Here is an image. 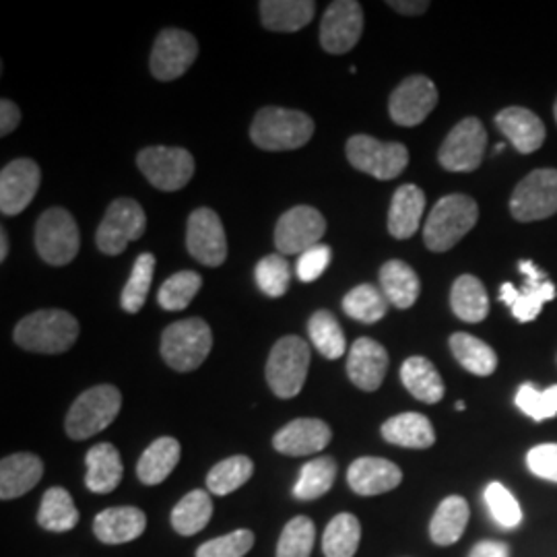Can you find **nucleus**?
<instances>
[{
	"label": "nucleus",
	"instance_id": "f257e3e1",
	"mask_svg": "<svg viewBox=\"0 0 557 557\" xmlns=\"http://www.w3.org/2000/svg\"><path fill=\"white\" fill-rule=\"evenodd\" d=\"M13 337L25 351L64 354L79 337V322L64 310H38L17 322Z\"/></svg>",
	"mask_w": 557,
	"mask_h": 557
},
{
	"label": "nucleus",
	"instance_id": "f03ea898",
	"mask_svg": "<svg viewBox=\"0 0 557 557\" xmlns=\"http://www.w3.org/2000/svg\"><path fill=\"white\" fill-rule=\"evenodd\" d=\"M314 135V120L306 112L269 106L252 120L250 139L264 151H294Z\"/></svg>",
	"mask_w": 557,
	"mask_h": 557
},
{
	"label": "nucleus",
	"instance_id": "7ed1b4c3",
	"mask_svg": "<svg viewBox=\"0 0 557 557\" xmlns=\"http://www.w3.org/2000/svg\"><path fill=\"white\" fill-rule=\"evenodd\" d=\"M479 220L478 202L467 195H448L436 202L423 227L425 246L446 252L465 238Z\"/></svg>",
	"mask_w": 557,
	"mask_h": 557
},
{
	"label": "nucleus",
	"instance_id": "20e7f679",
	"mask_svg": "<svg viewBox=\"0 0 557 557\" xmlns=\"http://www.w3.org/2000/svg\"><path fill=\"white\" fill-rule=\"evenodd\" d=\"M213 347L211 326L202 319L178 320L161 335V358L176 372H193Z\"/></svg>",
	"mask_w": 557,
	"mask_h": 557
},
{
	"label": "nucleus",
	"instance_id": "39448f33",
	"mask_svg": "<svg viewBox=\"0 0 557 557\" xmlns=\"http://www.w3.org/2000/svg\"><path fill=\"white\" fill-rule=\"evenodd\" d=\"M122 395L112 384H100L85 391L69 409L64 430L69 438L87 440L103 432L119 418Z\"/></svg>",
	"mask_w": 557,
	"mask_h": 557
},
{
	"label": "nucleus",
	"instance_id": "423d86ee",
	"mask_svg": "<svg viewBox=\"0 0 557 557\" xmlns=\"http://www.w3.org/2000/svg\"><path fill=\"white\" fill-rule=\"evenodd\" d=\"M310 347L296 335L278 338L267 361V382L278 398L298 397L308 379Z\"/></svg>",
	"mask_w": 557,
	"mask_h": 557
},
{
	"label": "nucleus",
	"instance_id": "0eeeda50",
	"mask_svg": "<svg viewBox=\"0 0 557 557\" xmlns=\"http://www.w3.org/2000/svg\"><path fill=\"white\" fill-rule=\"evenodd\" d=\"M36 248L44 262L64 267L79 255L81 236L75 218L62 209L52 207L41 213L36 225Z\"/></svg>",
	"mask_w": 557,
	"mask_h": 557
},
{
	"label": "nucleus",
	"instance_id": "6e6552de",
	"mask_svg": "<svg viewBox=\"0 0 557 557\" xmlns=\"http://www.w3.org/2000/svg\"><path fill=\"white\" fill-rule=\"evenodd\" d=\"M345 151L356 170L379 180H395L409 165V151L405 145L382 143L368 135L351 137Z\"/></svg>",
	"mask_w": 557,
	"mask_h": 557
},
{
	"label": "nucleus",
	"instance_id": "1a4fd4ad",
	"mask_svg": "<svg viewBox=\"0 0 557 557\" xmlns=\"http://www.w3.org/2000/svg\"><path fill=\"white\" fill-rule=\"evenodd\" d=\"M140 174L163 193L182 190L195 176V158L182 147H147L137 156Z\"/></svg>",
	"mask_w": 557,
	"mask_h": 557
},
{
	"label": "nucleus",
	"instance_id": "9d476101",
	"mask_svg": "<svg viewBox=\"0 0 557 557\" xmlns=\"http://www.w3.org/2000/svg\"><path fill=\"white\" fill-rule=\"evenodd\" d=\"M147 230V215L135 199H116L106 211L101 220L96 244L100 252L108 257H119L126 246L135 239H140Z\"/></svg>",
	"mask_w": 557,
	"mask_h": 557
},
{
	"label": "nucleus",
	"instance_id": "9b49d317",
	"mask_svg": "<svg viewBox=\"0 0 557 557\" xmlns=\"http://www.w3.org/2000/svg\"><path fill=\"white\" fill-rule=\"evenodd\" d=\"M520 273L524 275L522 287H515L512 283H504L499 287V299L510 306L515 319L520 322H531L537 319L543 310V304L556 298V285L539 269L535 262L522 260Z\"/></svg>",
	"mask_w": 557,
	"mask_h": 557
},
{
	"label": "nucleus",
	"instance_id": "f8f14e48",
	"mask_svg": "<svg viewBox=\"0 0 557 557\" xmlns=\"http://www.w3.org/2000/svg\"><path fill=\"white\" fill-rule=\"evenodd\" d=\"M512 218L522 223L547 220L557 213V170H535L518 182L510 199Z\"/></svg>",
	"mask_w": 557,
	"mask_h": 557
},
{
	"label": "nucleus",
	"instance_id": "ddd939ff",
	"mask_svg": "<svg viewBox=\"0 0 557 557\" xmlns=\"http://www.w3.org/2000/svg\"><path fill=\"white\" fill-rule=\"evenodd\" d=\"M487 133L481 120H460L440 147V165L448 172H473L483 161Z\"/></svg>",
	"mask_w": 557,
	"mask_h": 557
},
{
	"label": "nucleus",
	"instance_id": "4468645a",
	"mask_svg": "<svg viewBox=\"0 0 557 557\" xmlns=\"http://www.w3.org/2000/svg\"><path fill=\"white\" fill-rule=\"evenodd\" d=\"M326 232V221L319 209L298 205L285 211L275 227V246L278 255H304L306 250L319 246Z\"/></svg>",
	"mask_w": 557,
	"mask_h": 557
},
{
	"label": "nucleus",
	"instance_id": "2eb2a0df",
	"mask_svg": "<svg viewBox=\"0 0 557 557\" xmlns=\"http://www.w3.org/2000/svg\"><path fill=\"white\" fill-rule=\"evenodd\" d=\"M199 57V41L182 29H163L151 50V75L158 81L180 79Z\"/></svg>",
	"mask_w": 557,
	"mask_h": 557
},
{
	"label": "nucleus",
	"instance_id": "dca6fc26",
	"mask_svg": "<svg viewBox=\"0 0 557 557\" xmlns=\"http://www.w3.org/2000/svg\"><path fill=\"white\" fill-rule=\"evenodd\" d=\"M363 32V11L356 0H335L320 23V46L329 54H347Z\"/></svg>",
	"mask_w": 557,
	"mask_h": 557
},
{
	"label": "nucleus",
	"instance_id": "f3484780",
	"mask_svg": "<svg viewBox=\"0 0 557 557\" xmlns=\"http://www.w3.org/2000/svg\"><path fill=\"white\" fill-rule=\"evenodd\" d=\"M186 248L205 267H221L227 259V238L220 215L200 207L190 213L186 225Z\"/></svg>",
	"mask_w": 557,
	"mask_h": 557
},
{
	"label": "nucleus",
	"instance_id": "a211bd4d",
	"mask_svg": "<svg viewBox=\"0 0 557 557\" xmlns=\"http://www.w3.org/2000/svg\"><path fill=\"white\" fill-rule=\"evenodd\" d=\"M436 106L438 87L434 85V81L423 75H413L403 81L393 91L388 112L398 126H418L434 112Z\"/></svg>",
	"mask_w": 557,
	"mask_h": 557
},
{
	"label": "nucleus",
	"instance_id": "6ab92c4d",
	"mask_svg": "<svg viewBox=\"0 0 557 557\" xmlns=\"http://www.w3.org/2000/svg\"><path fill=\"white\" fill-rule=\"evenodd\" d=\"M40 182V165L34 160L20 158L4 165L0 172V211L20 215L38 195Z\"/></svg>",
	"mask_w": 557,
	"mask_h": 557
},
{
	"label": "nucleus",
	"instance_id": "aec40b11",
	"mask_svg": "<svg viewBox=\"0 0 557 557\" xmlns=\"http://www.w3.org/2000/svg\"><path fill=\"white\" fill-rule=\"evenodd\" d=\"M331 438L333 432L322 419H294L273 436V446L285 457H308L322 453Z\"/></svg>",
	"mask_w": 557,
	"mask_h": 557
},
{
	"label": "nucleus",
	"instance_id": "412c9836",
	"mask_svg": "<svg viewBox=\"0 0 557 557\" xmlns=\"http://www.w3.org/2000/svg\"><path fill=\"white\" fill-rule=\"evenodd\" d=\"M388 370V351L379 341L361 337L351 345L347 356V376L359 391H379Z\"/></svg>",
	"mask_w": 557,
	"mask_h": 557
},
{
	"label": "nucleus",
	"instance_id": "4be33fe9",
	"mask_svg": "<svg viewBox=\"0 0 557 557\" xmlns=\"http://www.w3.org/2000/svg\"><path fill=\"white\" fill-rule=\"evenodd\" d=\"M400 481V469L386 458H358L347 471V483L359 496H380L393 492Z\"/></svg>",
	"mask_w": 557,
	"mask_h": 557
},
{
	"label": "nucleus",
	"instance_id": "5701e85b",
	"mask_svg": "<svg viewBox=\"0 0 557 557\" xmlns=\"http://www.w3.org/2000/svg\"><path fill=\"white\" fill-rule=\"evenodd\" d=\"M499 133L515 145L518 153H535L545 140V124L527 108H506L496 116Z\"/></svg>",
	"mask_w": 557,
	"mask_h": 557
},
{
	"label": "nucleus",
	"instance_id": "b1692460",
	"mask_svg": "<svg viewBox=\"0 0 557 557\" xmlns=\"http://www.w3.org/2000/svg\"><path fill=\"white\" fill-rule=\"evenodd\" d=\"M44 478V462L32 453H17L0 462V498L15 499L32 492Z\"/></svg>",
	"mask_w": 557,
	"mask_h": 557
},
{
	"label": "nucleus",
	"instance_id": "393cba45",
	"mask_svg": "<svg viewBox=\"0 0 557 557\" xmlns=\"http://www.w3.org/2000/svg\"><path fill=\"white\" fill-rule=\"evenodd\" d=\"M145 527H147V517L135 506L108 508L94 520L96 537L108 545L131 543L145 533Z\"/></svg>",
	"mask_w": 557,
	"mask_h": 557
},
{
	"label": "nucleus",
	"instance_id": "a878e982",
	"mask_svg": "<svg viewBox=\"0 0 557 557\" xmlns=\"http://www.w3.org/2000/svg\"><path fill=\"white\" fill-rule=\"evenodd\" d=\"M260 20L269 32L294 34L314 20L317 2L312 0H262Z\"/></svg>",
	"mask_w": 557,
	"mask_h": 557
},
{
	"label": "nucleus",
	"instance_id": "bb28decb",
	"mask_svg": "<svg viewBox=\"0 0 557 557\" xmlns=\"http://www.w3.org/2000/svg\"><path fill=\"white\" fill-rule=\"evenodd\" d=\"M425 209V195L416 184L400 186L388 211V232L397 239H409L419 230Z\"/></svg>",
	"mask_w": 557,
	"mask_h": 557
},
{
	"label": "nucleus",
	"instance_id": "cd10ccee",
	"mask_svg": "<svg viewBox=\"0 0 557 557\" xmlns=\"http://www.w3.org/2000/svg\"><path fill=\"white\" fill-rule=\"evenodd\" d=\"M87 478H85V485L87 490H91L94 494H112L122 481V460H120V453L116 446L101 442L96 444L87 457Z\"/></svg>",
	"mask_w": 557,
	"mask_h": 557
},
{
	"label": "nucleus",
	"instance_id": "c85d7f7f",
	"mask_svg": "<svg viewBox=\"0 0 557 557\" xmlns=\"http://www.w3.org/2000/svg\"><path fill=\"white\" fill-rule=\"evenodd\" d=\"M380 289L384 292L391 306L398 310H409L419 298L421 283L418 273L403 260H388L380 269Z\"/></svg>",
	"mask_w": 557,
	"mask_h": 557
},
{
	"label": "nucleus",
	"instance_id": "c756f323",
	"mask_svg": "<svg viewBox=\"0 0 557 557\" xmlns=\"http://www.w3.org/2000/svg\"><path fill=\"white\" fill-rule=\"evenodd\" d=\"M382 438L395 446L423 450L434 446L436 432L425 416L400 413L397 418H391L382 423Z\"/></svg>",
	"mask_w": 557,
	"mask_h": 557
},
{
	"label": "nucleus",
	"instance_id": "7c9ffc66",
	"mask_svg": "<svg viewBox=\"0 0 557 557\" xmlns=\"http://www.w3.org/2000/svg\"><path fill=\"white\" fill-rule=\"evenodd\" d=\"M180 442L170 436H163L149 444V448L140 455L137 462V478L145 485H160L178 465Z\"/></svg>",
	"mask_w": 557,
	"mask_h": 557
},
{
	"label": "nucleus",
	"instance_id": "2f4dec72",
	"mask_svg": "<svg viewBox=\"0 0 557 557\" xmlns=\"http://www.w3.org/2000/svg\"><path fill=\"white\" fill-rule=\"evenodd\" d=\"M400 380L405 388L421 403L436 405L444 398V382L430 359L421 356L407 359L400 368Z\"/></svg>",
	"mask_w": 557,
	"mask_h": 557
},
{
	"label": "nucleus",
	"instance_id": "473e14b6",
	"mask_svg": "<svg viewBox=\"0 0 557 557\" xmlns=\"http://www.w3.org/2000/svg\"><path fill=\"white\" fill-rule=\"evenodd\" d=\"M450 306L458 319L478 324L490 314V299L483 283L473 275H462L455 281L450 292Z\"/></svg>",
	"mask_w": 557,
	"mask_h": 557
},
{
	"label": "nucleus",
	"instance_id": "72a5a7b5",
	"mask_svg": "<svg viewBox=\"0 0 557 557\" xmlns=\"http://www.w3.org/2000/svg\"><path fill=\"white\" fill-rule=\"evenodd\" d=\"M469 522V504L460 496L444 499L430 522V537L436 545H453L462 537Z\"/></svg>",
	"mask_w": 557,
	"mask_h": 557
},
{
	"label": "nucleus",
	"instance_id": "f704fd0d",
	"mask_svg": "<svg viewBox=\"0 0 557 557\" xmlns=\"http://www.w3.org/2000/svg\"><path fill=\"white\" fill-rule=\"evenodd\" d=\"M450 349L458 363L475 374V376H492L498 368V356L496 351L483 343L481 338L467 335V333H455L450 337Z\"/></svg>",
	"mask_w": 557,
	"mask_h": 557
},
{
	"label": "nucleus",
	"instance_id": "c9c22d12",
	"mask_svg": "<svg viewBox=\"0 0 557 557\" xmlns=\"http://www.w3.org/2000/svg\"><path fill=\"white\" fill-rule=\"evenodd\" d=\"M38 522L50 533H66L77 527L79 510L64 487H50L44 494Z\"/></svg>",
	"mask_w": 557,
	"mask_h": 557
},
{
	"label": "nucleus",
	"instance_id": "e433bc0d",
	"mask_svg": "<svg viewBox=\"0 0 557 557\" xmlns=\"http://www.w3.org/2000/svg\"><path fill=\"white\" fill-rule=\"evenodd\" d=\"M213 517V502L205 490H195L180 499L172 512V527L182 537L200 533Z\"/></svg>",
	"mask_w": 557,
	"mask_h": 557
},
{
	"label": "nucleus",
	"instance_id": "4c0bfd02",
	"mask_svg": "<svg viewBox=\"0 0 557 557\" xmlns=\"http://www.w3.org/2000/svg\"><path fill=\"white\" fill-rule=\"evenodd\" d=\"M335 479H337L335 458H312L299 471L298 483L294 487V496L304 499V502L322 498L324 494L331 492Z\"/></svg>",
	"mask_w": 557,
	"mask_h": 557
},
{
	"label": "nucleus",
	"instance_id": "58836bf2",
	"mask_svg": "<svg viewBox=\"0 0 557 557\" xmlns=\"http://www.w3.org/2000/svg\"><path fill=\"white\" fill-rule=\"evenodd\" d=\"M388 299L384 296V292L376 287V285H370V283H363L354 287L345 298H343V310L349 319L358 320L363 324H374L379 320L386 317L388 312Z\"/></svg>",
	"mask_w": 557,
	"mask_h": 557
},
{
	"label": "nucleus",
	"instance_id": "ea45409f",
	"mask_svg": "<svg viewBox=\"0 0 557 557\" xmlns=\"http://www.w3.org/2000/svg\"><path fill=\"white\" fill-rule=\"evenodd\" d=\"M361 539V524L354 515H338L333 518L322 537V552L326 557H354Z\"/></svg>",
	"mask_w": 557,
	"mask_h": 557
},
{
	"label": "nucleus",
	"instance_id": "a19ab883",
	"mask_svg": "<svg viewBox=\"0 0 557 557\" xmlns=\"http://www.w3.org/2000/svg\"><path fill=\"white\" fill-rule=\"evenodd\" d=\"M308 333L312 345L320 351V356L326 359H338L347 351L345 333L338 324V320L329 310H319L312 314L308 322Z\"/></svg>",
	"mask_w": 557,
	"mask_h": 557
},
{
	"label": "nucleus",
	"instance_id": "79ce46f5",
	"mask_svg": "<svg viewBox=\"0 0 557 557\" xmlns=\"http://www.w3.org/2000/svg\"><path fill=\"white\" fill-rule=\"evenodd\" d=\"M255 473V462L244 455L225 458L207 475V490L215 496H227L239 490Z\"/></svg>",
	"mask_w": 557,
	"mask_h": 557
},
{
	"label": "nucleus",
	"instance_id": "37998d69",
	"mask_svg": "<svg viewBox=\"0 0 557 557\" xmlns=\"http://www.w3.org/2000/svg\"><path fill=\"white\" fill-rule=\"evenodd\" d=\"M153 271H156V257L151 252L140 255L139 259L135 260L133 273L126 281L124 289H122V310L128 314H137L143 310L149 289H151V281H153Z\"/></svg>",
	"mask_w": 557,
	"mask_h": 557
},
{
	"label": "nucleus",
	"instance_id": "c03bdc74",
	"mask_svg": "<svg viewBox=\"0 0 557 557\" xmlns=\"http://www.w3.org/2000/svg\"><path fill=\"white\" fill-rule=\"evenodd\" d=\"M202 287V277L195 271H180L168 278L160 287L158 301L161 308L168 312L184 310Z\"/></svg>",
	"mask_w": 557,
	"mask_h": 557
},
{
	"label": "nucleus",
	"instance_id": "a18cd8bd",
	"mask_svg": "<svg viewBox=\"0 0 557 557\" xmlns=\"http://www.w3.org/2000/svg\"><path fill=\"white\" fill-rule=\"evenodd\" d=\"M317 527L308 517L292 518L278 537L277 557H310Z\"/></svg>",
	"mask_w": 557,
	"mask_h": 557
},
{
	"label": "nucleus",
	"instance_id": "49530a36",
	"mask_svg": "<svg viewBox=\"0 0 557 557\" xmlns=\"http://www.w3.org/2000/svg\"><path fill=\"white\" fill-rule=\"evenodd\" d=\"M517 407L535 421L556 418L557 416V384L539 391L535 384L527 382L518 388Z\"/></svg>",
	"mask_w": 557,
	"mask_h": 557
},
{
	"label": "nucleus",
	"instance_id": "de8ad7c7",
	"mask_svg": "<svg viewBox=\"0 0 557 557\" xmlns=\"http://www.w3.org/2000/svg\"><path fill=\"white\" fill-rule=\"evenodd\" d=\"M255 277L259 283L260 292L269 298H281L289 289L292 273L289 264L283 259V255H269L260 260L255 271Z\"/></svg>",
	"mask_w": 557,
	"mask_h": 557
},
{
	"label": "nucleus",
	"instance_id": "09e8293b",
	"mask_svg": "<svg viewBox=\"0 0 557 557\" xmlns=\"http://www.w3.org/2000/svg\"><path fill=\"white\" fill-rule=\"evenodd\" d=\"M485 502L490 506V512L499 527L504 529H517L522 520V508L517 498L506 490L502 483L494 481L485 490Z\"/></svg>",
	"mask_w": 557,
	"mask_h": 557
},
{
	"label": "nucleus",
	"instance_id": "8fccbe9b",
	"mask_svg": "<svg viewBox=\"0 0 557 557\" xmlns=\"http://www.w3.org/2000/svg\"><path fill=\"white\" fill-rule=\"evenodd\" d=\"M255 545V533L239 529L230 535L211 539L197 549V557H242Z\"/></svg>",
	"mask_w": 557,
	"mask_h": 557
},
{
	"label": "nucleus",
	"instance_id": "3c124183",
	"mask_svg": "<svg viewBox=\"0 0 557 557\" xmlns=\"http://www.w3.org/2000/svg\"><path fill=\"white\" fill-rule=\"evenodd\" d=\"M331 257H333V250L326 244H319V246L306 250L304 255H299L298 267H296L299 281L312 283L322 277V273L331 264Z\"/></svg>",
	"mask_w": 557,
	"mask_h": 557
},
{
	"label": "nucleus",
	"instance_id": "603ef678",
	"mask_svg": "<svg viewBox=\"0 0 557 557\" xmlns=\"http://www.w3.org/2000/svg\"><path fill=\"white\" fill-rule=\"evenodd\" d=\"M527 465L533 475L557 483V444H541L527 455Z\"/></svg>",
	"mask_w": 557,
	"mask_h": 557
},
{
	"label": "nucleus",
	"instance_id": "864d4df0",
	"mask_svg": "<svg viewBox=\"0 0 557 557\" xmlns=\"http://www.w3.org/2000/svg\"><path fill=\"white\" fill-rule=\"evenodd\" d=\"M21 122V110L17 103L11 100L0 101V135L9 137Z\"/></svg>",
	"mask_w": 557,
	"mask_h": 557
},
{
	"label": "nucleus",
	"instance_id": "5fc2aeb1",
	"mask_svg": "<svg viewBox=\"0 0 557 557\" xmlns=\"http://www.w3.org/2000/svg\"><path fill=\"white\" fill-rule=\"evenodd\" d=\"M508 545L499 541H479L469 557H508Z\"/></svg>",
	"mask_w": 557,
	"mask_h": 557
},
{
	"label": "nucleus",
	"instance_id": "6e6d98bb",
	"mask_svg": "<svg viewBox=\"0 0 557 557\" xmlns=\"http://www.w3.org/2000/svg\"><path fill=\"white\" fill-rule=\"evenodd\" d=\"M388 4H391V9H395L400 15H421L430 7V2H398V0H393Z\"/></svg>",
	"mask_w": 557,
	"mask_h": 557
},
{
	"label": "nucleus",
	"instance_id": "4d7b16f0",
	"mask_svg": "<svg viewBox=\"0 0 557 557\" xmlns=\"http://www.w3.org/2000/svg\"><path fill=\"white\" fill-rule=\"evenodd\" d=\"M9 257V236L4 230H0V262H4Z\"/></svg>",
	"mask_w": 557,
	"mask_h": 557
},
{
	"label": "nucleus",
	"instance_id": "13d9d810",
	"mask_svg": "<svg viewBox=\"0 0 557 557\" xmlns=\"http://www.w3.org/2000/svg\"><path fill=\"white\" fill-rule=\"evenodd\" d=\"M457 411H465V400H458Z\"/></svg>",
	"mask_w": 557,
	"mask_h": 557
},
{
	"label": "nucleus",
	"instance_id": "bf43d9fd",
	"mask_svg": "<svg viewBox=\"0 0 557 557\" xmlns=\"http://www.w3.org/2000/svg\"><path fill=\"white\" fill-rule=\"evenodd\" d=\"M554 114H556V120H557V101H556V108H554Z\"/></svg>",
	"mask_w": 557,
	"mask_h": 557
}]
</instances>
